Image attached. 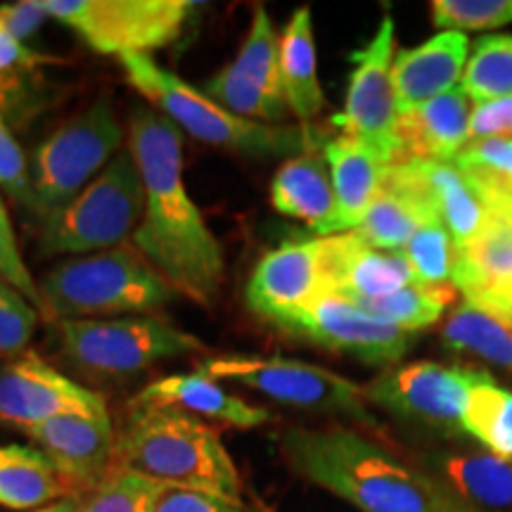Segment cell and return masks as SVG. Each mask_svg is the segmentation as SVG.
Here are the masks:
<instances>
[{"label": "cell", "instance_id": "836d02e7", "mask_svg": "<svg viewBox=\"0 0 512 512\" xmlns=\"http://www.w3.org/2000/svg\"><path fill=\"white\" fill-rule=\"evenodd\" d=\"M406 261L411 264L415 280L427 287L453 285V273L458 264V245L453 242L451 233L444 223H427L408 240L401 249Z\"/></svg>", "mask_w": 512, "mask_h": 512}, {"label": "cell", "instance_id": "4dcf8cb0", "mask_svg": "<svg viewBox=\"0 0 512 512\" xmlns=\"http://www.w3.org/2000/svg\"><path fill=\"white\" fill-rule=\"evenodd\" d=\"M463 91L477 105L512 98V36H484L463 72Z\"/></svg>", "mask_w": 512, "mask_h": 512}, {"label": "cell", "instance_id": "d6a6232c", "mask_svg": "<svg viewBox=\"0 0 512 512\" xmlns=\"http://www.w3.org/2000/svg\"><path fill=\"white\" fill-rule=\"evenodd\" d=\"M204 93L214 102H219L221 107H226L228 112L261 121V124H280L290 112L285 102L273 100L256 83L249 81L235 62L226 64L221 72L211 76Z\"/></svg>", "mask_w": 512, "mask_h": 512}, {"label": "cell", "instance_id": "7c38bea8", "mask_svg": "<svg viewBox=\"0 0 512 512\" xmlns=\"http://www.w3.org/2000/svg\"><path fill=\"white\" fill-rule=\"evenodd\" d=\"M486 377L470 368L441 366L432 361L389 368L363 387L366 401L430 427L441 434L463 432V415L472 389Z\"/></svg>", "mask_w": 512, "mask_h": 512}, {"label": "cell", "instance_id": "83f0119b", "mask_svg": "<svg viewBox=\"0 0 512 512\" xmlns=\"http://www.w3.org/2000/svg\"><path fill=\"white\" fill-rule=\"evenodd\" d=\"M477 195L494 214H512V138L470 143L456 157Z\"/></svg>", "mask_w": 512, "mask_h": 512}, {"label": "cell", "instance_id": "6da1fadb", "mask_svg": "<svg viewBox=\"0 0 512 512\" xmlns=\"http://www.w3.org/2000/svg\"><path fill=\"white\" fill-rule=\"evenodd\" d=\"M126 147L145 188L133 247L178 294L211 304L221 290L223 249L185 185L181 128L152 107H138Z\"/></svg>", "mask_w": 512, "mask_h": 512}, {"label": "cell", "instance_id": "60d3db41", "mask_svg": "<svg viewBox=\"0 0 512 512\" xmlns=\"http://www.w3.org/2000/svg\"><path fill=\"white\" fill-rule=\"evenodd\" d=\"M512 138V98L484 102L470 117V143Z\"/></svg>", "mask_w": 512, "mask_h": 512}, {"label": "cell", "instance_id": "4fadbf2b", "mask_svg": "<svg viewBox=\"0 0 512 512\" xmlns=\"http://www.w3.org/2000/svg\"><path fill=\"white\" fill-rule=\"evenodd\" d=\"M278 328L325 349L342 351L370 366H394L413 344V332L384 325L354 302L332 292L320 294L306 309L280 320Z\"/></svg>", "mask_w": 512, "mask_h": 512}, {"label": "cell", "instance_id": "8fae6325", "mask_svg": "<svg viewBox=\"0 0 512 512\" xmlns=\"http://www.w3.org/2000/svg\"><path fill=\"white\" fill-rule=\"evenodd\" d=\"M396 57V27L392 15H384L377 34L366 48L351 55L354 72L349 79L344 112L332 119L349 136L392 164L401 155L399 107H396L392 67Z\"/></svg>", "mask_w": 512, "mask_h": 512}, {"label": "cell", "instance_id": "5b68a950", "mask_svg": "<svg viewBox=\"0 0 512 512\" xmlns=\"http://www.w3.org/2000/svg\"><path fill=\"white\" fill-rule=\"evenodd\" d=\"M46 318L102 320L145 316L169 304L176 290L128 247L76 256L38 283Z\"/></svg>", "mask_w": 512, "mask_h": 512}, {"label": "cell", "instance_id": "44dd1931", "mask_svg": "<svg viewBox=\"0 0 512 512\" xmlns=\"http://www.w3.org/2000/svg\"><path fill=\"white\" fill-rule=\"evenodd\" d=\"M470 102L463 88H453L399 119V157L456 162L470 145Z\"/></svg>", "mask_w": 512, "mask_h": 512}, {"label": "cell", "instance_id": "7402d4cb", "mask_svg": "<svg viewBox=\"0 0 512 512\" xmlns=\"http://www.w3.org/2000/svg\"><path fill=\"white\" fill-rule=\"evenodd\" d=\"M332 188L337 197L339 233H349L361 226L373 202L387 181L389 162H384L349 136H337L325 145Z\"/></svg>", "mask_w": 512, "mask_h": 512}, {"label": "cell", "instance_id": "d4e9b609", "mask_svg": "<svg viewBox=\"0 0 512 512\" xmlns=\"http://www.w3.org/2000/svg\"><path fill=\"white\" fill-rule=\"evenodd\" d=\"M420 166L427 183H430L434 202H437L439 219L451 233L453 242H456L458 249L472 245L491 219L489 207L477 195L470 181L460 174L456 162L420 159Z\"/></svg>", "mask_w": 512, "mask_h": 512}, {"label": "cell", "instance_id": "b9f144b4", "mask_svg": "<svg viewBox=\"0 0 512 512\" xmlns=\"http://www.w3.org/2000/svg\"><path fill=\"white\" fill-rule=\"evenodd\" d=\"M38 107V95L31 91L22 74H0V117L5 121H22Z\"/></svg>", "mask_w": 512, "mask_h": 512}, {"label": "cell", "instance_id": "ba28073f", "mask_svg": "<svg viewBox=\"0 0 512 512\" xmlns=\"http://www.w3.org/2000/svg\"><path fill=\"white\" fill-rule=\"evenodd\" d=\"M62 354L98 375H133L166 358L202 351L204 344L159 316L60 320Z\"/></svg>", "mask_w": 512, "mask_h": 512}, {"label": "cell", "instance_id": "5bb4252c", "mask_svg": "<svg viewBox=\"0 0 512 512\" xmlns=\"http://www.w3.org/2000/svg\"><path fill=\"white\" fill-rule=\"evenodd\" d=\"M60 415H110L98 392L24 351L0 363V422L29 430Z\"/></svg>", "mask_w": 512, "mask_h": 512}, {"label": "cell", "instance_id": "ab89813d", "mask_svg": "<svg viewBox=\"0 0 512 512\" xmlns=\"http://www.w3.org/2000/svg\"><path fill=\"white\" fill-rule=\"evenodd\" d=\"M152 512H259L249 503L228 501V498L204 494V491L162 486L152 503Z\"/></svg>", "mask_w": 512, "mask_h": 512}, {"label": "cell", "instance_id": "9a60e30c", "mask_svg": "<svg viewBox=\"0 0 512 512\" xmlns=\"http://www.w3.org/2000/svg\"><path fill=\"white\" fill-rule=\"evenodd\" d=\"M328 292L325 238L283 242L261 256L247 283V304L256 316L271 320L290 318Z\"/></svg>", "mask_w": 512, "mask_h": 512}, {"label": "cell", "instance_id": "ffe728a7", "mask_svg": "<svg viewBox=\"0 0 512 512\" xmlns=\"http://www.w3.org/2000/svg\"><path fill=\"white\" fill-rule=\"evenodd\" d=\"M271 204L278 214L304 221L318 238L339 235L330 169L325 157L316 152L285 159L271 181Z\"/></svg>", "mask_w": 512, "mask_h": 512}, {"label": "cell", "instance_id": "d590c367", "mask_svg": "<svg viewBox=\"0 0 512 512\" xmlns=\"http://www.w3.org/2000/svg\"><path fill=\"white\" fill-rule=\"evenodd\" d=\"M432 19L446 31L496 29L512 22V0H437Z\"/></svg>", "mask_w": 512, "mask_h": 512}, {"label": "cell", "instance_id": "3957f363", "mask_svg": "<svg viewBox=\"0 0 512 512\" xmlns=\"http://www.w3.org/2000/svg\"><path fill=\"white\" fill-rule=\"evenodd\" d=\"M117 467L162 486L247 503L245 484L219 432L181 408H131L117 437Z\"/></svg>", "mask_w": 512, "mask_h": 512}, {"label": "cell", "instance_id": "8992f818", "mask_svg": "<svg viewBox=\"0 0 512 512\" xmlns=\"http://www.w3.org/2000/svg\"><path fill=\"white\" fill-rule=\"evenodd\" d=\"M145 211V188L131 152L121 150L72 202L43 219L38 254L88 256L121 247Z\"/></svg>", "mask_w": 512, "mask_h": 512}, {"label": "cell", "instance_id": "e575fe53", "mask_svg": "<svg viewBox=\"0 0 512 512\" xmlns=\"http://www.w3.org/2000/svg\"><path fill=\"white\" fill-rule=\"evenodd\" d=\"M162 484L126 470L114 467V472L93 494L83 498V512H152V503Z\"/></svg>", "mask_w": 512, "mask_h": 512}, {"label": "cell", "instance_id": "9c48e42d", "mask_svg": "<svg viewBox=\"0 0 512 512\" xmlns=\"http://www.w3.org/2000/svg\"><path fill=\"white\" fill-rule=\"evenodd\" d=\"M100 55H147L174 43L195 3L188 0H38Z\"/></svg>", "mask_w": 512, "mask_h": 512}, {"label": "cell", "instance_id": "8d00e7d4", "mask_svg": "<svg viewBox=\"0 0 512 512\" xmlns=\"http://www.w3.org/2000/svg\"><path fill=\"white\" fill-rule=\"evenodd\" d=\"M38 318L41 313L36 306L8 280L0 278V356L24 354L36 332Z\"/></svg>", "mask_w": 512, "mask_h": 512}, {"label": "cell", "instance_id": "7a4b0ae2", "mask_svg": "<svg viewBox=\"0 0 512 512\" xmlns=\"http://www.w3.org/2000/svg\"><path fill=\"white\" fill-rule=\"evenodd\" d=\"M280 451L292 472L361 512H484L349 427H292L280 437Z\"/></svg>", "mask_w": 512, "mask_h": 512}, {"label": "cell", "instance_id": "f35d334b", "mask_svg": "<svg viewBox=\"0 0 512 512\" xmlns=\"http://www.w3.org/2000/svg\"><path fill=\"white\" fill-rule=\"evenodd\" d=\"M0 278L8 280L15 290L22 292L24 297L36 306V311L41 313V316H46L41 290H38L34 275H31L27 264H24L22 252H19L15 230H12V221L3 197H0Z\"/></svg>", "mask_w": 512, "mask_h": 512}, {"label": "cell", "instance_id": "ee69618b", "mask_svg": "<svg viewBox=\"0 0 512 512\" xmlns=\"http://www.w3.org/2000/svg\"><path fill=\"white\" fill-rule=\"evenodd\" d=\"M43 62L53 60L41 53H34V50L27 48V43L19 41L0 24V74H12L19 72V69H27L29 72V69H36Z\"/></svg>", "mask_w": 512, "mask_h": 512}, {"label": "cell", "instance_id": "1f68e13d", "mask_svg": "<svg viewBox=\"0 0 512 512\" xmlns=\"http://www.w3.org/2000/svg\"><path fill=\"white\" fill-rule=\"evenodd\" d=\"M235 64L249 81L273 100L285 102L283 72H280V36L266 8H256L247 38ZM287 105V102H285Z\"/></svg>", "mask_w": 512, "mask_h": 512}, {"label": "cell", "instance_id": "f546056e", "mask_svg": "<svg viewBox=\"0 0 512 512\" xmlns=\"http://www.w3.org/2000/svg\"><path fill=\"white\" fill-rule=\"evenodd\" d=\"M463 432L475 437L494 456L512 463V392L498 387L489 373L472 389L463 415Z\"/></svg>", "mask_w": 512, "mask_h": 512}, {"label": "cell", "instance_id": "603a6c76", "mask_svg": "<svg viewBox=\"0 0 512 512\" xmlns=\"http://www.w3.org/2000/svg\"><path fill=\"white\" fill-rule=\"evenodd\" d=\"M280 72L287 110L309 126L325 110V95L318 81V55L313 41V19L309 8H299L280 36Z\"/></svg>", "mask_w": 512, "mask_h": 512}, {"label": "cell", "instance_id": "4316f807", "mask_svg": "<svg viewBox=\"0 0 512 512\" xmlns=\"http://www.w3.org/2000/svg\"><path fill=\"white\" fill-rule=\"evenodd\" d=\"M448 486L475 508H512V463L494 453L446 458Z\"/></svg>", "mask_w": 512, "mask_h": 512}, {"label": "cell", "instance_id": "277c9868", "mask_svg": "<svg viewBox=\"0 0 512 512\" xmlns=\"http://www.w3.org/2000/svg\"><path fill=\"white\" fill-rule=\"evenodd\" d=\"M126 79L164 117L202 143L249 157H299L316 152L320 133L311 126L261 124L228 112L181 76L159 67L150 55L121 57Z\"/></svg>", "mask_w": 512, "mask_h": 512}, {"label": "cell", "instance_id": "74e56055", "mask_svg": "<svg viewBox=\"0 0 512 512\" xmlns=\"http://www.w3.org/2000/svg\"><path fill=\"white\" fill-rule=\"evenodd\" d=\"M0 190L8 192L12 200L38 216L34 176L29 171L27 155L3 117H0Z\"/></svg>", "mask_w": 512, "mask_h": 512}, {"label": "cell", "instance_id": "7bdbcfd3", "mask_svg": "<svg viewBox=\"0 0 512 512\" xmlns=\"http://www.w3.org/2000/svg\"><path fill=\"white\" fill-rule=\"evenodd\" d=\"M48 15L41 10L38 0H22V3L0 5V24L19 41H27L38 31Z\"/></svg>", "mask_w": 512, "mask_h": 512}, {"label": "cell", "instance_id": "f1b7e54d", "mask_svg": "<svg viewBox=\"0 0 512 512\" xmlns=\"http://www.w3.org/2000/svg\"><path fill=\"white\" fill-rule=\"evenodd\" d=\"M453 297H456L453 285L427 287L415 283L394 294H387V297L361 299L354 304L384 325H392V328L403 332H415L437 323L446 306L453 302Z\"/></svg>", "mask_w": 512, "mask_h": 512}, {"label": "cell", "instance_id": "ac0fdd59", "mask_svg": "<svg viewBox=\"0 0 512 512\" xmlns=\"http://www.w3.org/2000/svg\"><path fill=\"white\" fill-rule=\"evenodd\" d=\"M470 41L458 31H441L422 46L399 50L392 81L399 114H411L422 105L456 88L463 79Z\"/></svg>", "mask_w": 512, "mask_h": 512}, {"label": "cell", "instance_id": "2e32d148", "mask_svg": "<svg viewBox=\"0 0 512 512\" xmlns=\"http://www.w3.org/2000/svg\"><path fill=\"white\" fill-rule=\"evenodd\" d=\"M24 434L46 453L69 494H93L117 467V434L110 415H60Z\"/></svg>", "mask_w": 512, "mask_h": 512}, {"label": "cell", "instance_id": "52a82bcc", "mask_svg": "<svg viewBox=\"0 0 512 512\" xmlns=\"http://www.w3.org/2000/svg\"><path fill=\"white\" fill-rule=\"evenodd\" d=\"M124 145V128L110 93H102L67 124L38 145L34 155V190L38 219H46L74 200L112 162Z\"/></svg>", "mask_w": 512, "mask_h": 512}, {"label": "cell", "instance_id": "d6986e66", "mask_svg": "<svg viewBox=\"0 0 512 512\" xmlns=\"http://www.w3.org/2000/svg\"><path fill=\"white\" fill-rule=\"evenodd\" d=\"M138 406L181 408V411L197 415V418L240 427V430H252V427L271 420V413L266 408H259L240 399V396L230 394L219 380H211L200 370L190 375L162 377V380L147 384L143 392L131 401V408Z\"/></svg>", "mask_w": 512, "mask_h": 512}, {"label": "cell", "instance_id": "e0dca14e", "mask_svg": "<svg viewBox=\"0 0 512 512\" xmlns=\"http://www.w3.org/2000/svg\"><path fill=\"white\" fill-rule=\"evenodd\" d=\"M328 292L349 302L387 297L415 285V273L401 252L368 247L354 230L325 238Z\"/></svg>", "mask_w": 512, "mask_h": 512}, {"label": "cell", "instance_id": "cb8c5ba5", "mask_svg": "<svg viewBox=\"0 0 512 512\" xmlns=\"http://www.w3.org/2000/svg\"><path fill=\"white\" fill-rule=\"evenodd\" d=\"M69 494L60 472L34 446H0V508L38 510Z\"/></svg>", "mask_w": 512, "mask_h": 512}, {"label": "cell", "instance_id": "484cf974", "mask_svg": "<svg viewBox=\"0 0 512 512\" xmlns=\"http://www.w3.org/2000/svg\"><path fill=\"white\" fill-rule=\"evenodd\" d=\"M441 339L448 349L470 351L512 370V311L463 304L446 320Z\"/></svg>", "mask_w": 512, "mask_h": 512}, {"label": "cell", "instance_id": "30bf717a", "mask_svg": "<svg viewBox=\"0 0 512 512\" xmlns=\"http://www.w3.org/2000/svg\"><path fill=\"white\" fill-rule=\"evenodd\" d=\"M211 380L238 382L268 399L302 411L344 415L361 425L377 427L368 411L366 394L347 377L280 356H226L209 358L197 366Z\"/></svg>", "mask_w": 512, "mask_h": 512}, {"label": "cell", "instance_id": "f6af8a7d", "mask_svg": "<svg viewBox=\"0 0 512 512\" xmlns=\"http://www.w3.org/2000/svg\"><path fill=\"white\" fill-rule=\"evenodd\" d=\"M31 512H83V496H64L60 501L43 505V508L31 510Z\"/></svg>", "mask_w": 512, "mask_h": 512}]
</instances>
